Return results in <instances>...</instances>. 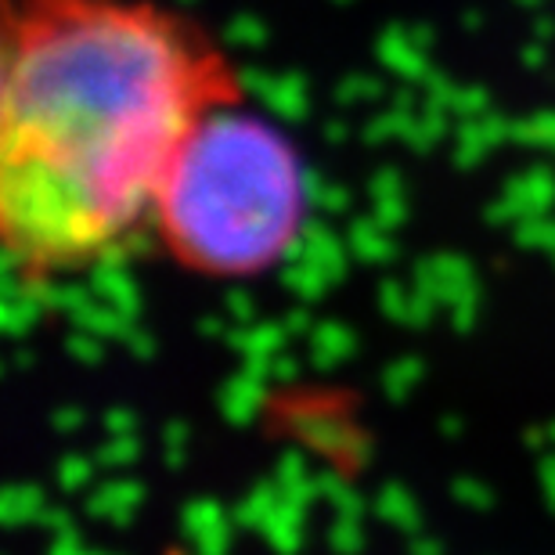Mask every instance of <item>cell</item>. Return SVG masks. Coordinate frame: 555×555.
<instances>
[{"label": "cell", "instance_id": "obj_1", "mask_svg": "<svg viewBox=\"0 0 555 555\" xmlns=\"http://www.w3.org/2000/svg\"><path fill=\"white\" fill-rule=\"evenodd\" d=\"M238 94L217 43L152 0H4L0 231L26 282L152 238L177 144Z\"/></svg>", "mask_w": 555, "mask_h": 555}, {"label": "cell", "instance_id": "obj_2", "mask_svg": "<svg viewBox=\"0 0 555 555\" xmlns=\"http://www.w3.org/2000/svg\"><path fill=\"white\" fill-rule=\"evenodd\" d=\"M310 184L282 127L238 94L195 119L177 144L152 209V238L184 271L260 278L304 235Z\"/></svg>", "mask_w": 555, "mask_h": 555}]
</instances>
